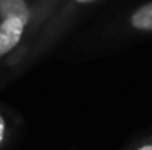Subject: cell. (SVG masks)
<instances>
[{
  "label": "cell",
  "mask_w": 152,
  "mask_h": 150,
  "mask_svg": "<svg viewBox=\"0 0 152 150\" xmlns=\"http://www.w3.org/2000/svg\"><path fill=\"white\" fill-rule=\"evenodd\" d=\"M30 21L32 16H20V14L5 16L0 20V57H5L20 44Z\"/></svg>",
  "instance_id": "6da1fadb"
},
{
  "label": "cell",
  "mask_w": 152,
  "mask_h": 150,
  "mask_svg": "<svg viewBox=\"0 0 152 150\" xmlns=\"http://www.w3.org/2000/svg\"><path fill=\"white\" fill-rule=\"evenodd\" d=\"M127 25L138 32H152V0L138 5L127 18Z\"/></svg>",
  "instance_id": "7a4b0ae2"
},
{
  "label": "cell",
  "mask_w": 152,
  "mask_h": 150,
  "mask_svg": "<svg viewBox=\"0 0 152 150\" xmlns=\"http://www.w3.org/2000/svg\"><path fill=\"white\" fill-rule=\"evenodd\" d=\"M96 2H99V0H66L64 7L60 9V12L57 14V20H55L58 30H62V28L69 23L71 16L80 11V7H87V5H92V4H96Z\"/></svg>",
  "instance_id": "3957f363"
},
{
  "label": "cell",
  "mask_w": 152,
  "mask_h": 150,
  "mask_svg": "<svg viewBox=\"0 0 152 150\" xmlns=\"http://www.w3.org/2000/svg\"><path fill=\"white\" fill-rule=\"evenodd\" d=\"M4 138H5V118L0 115V145L4 143Z\"/></svg>",
  "instance_id": "277c9868"
},
{
  "label": "cell",
  "mask_w": 152,
  "mask_h": 150,
  "mask_svg": "<svg viewBox=\"0 0 152 150\" xmlns=\"http://www.w3.org/2000/svg\"><path fill=\"white\" fill-rule=\"evenodd\" d=\"M133 150H152V141H145V143L138 145L136 149H133Z\"/></svg>",
  "instance_id": "5b68a950"
}]
</instances>
